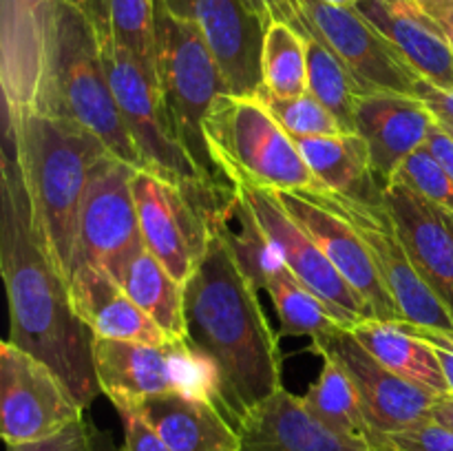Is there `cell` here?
Masks as SVG:
<instances>
[{"label":"cell","instance_id":"6da1fadb","mask_svg":"<svg viewBox=\"0 0 453 451\" xmlns=\"http://www.w3.org/2000/svg\"><path fill=\"white\" fill-rule=\"evenodd\" d=\"M0 268L9 296L7 340L47 363L80 405L88 407L102 392L93 334L75 312L69 279L44 248L25 175L7 137L0 162Z\"/></svg>","mask_w":453,"mask_h":451},{"label":"cell","instance_id":"7a4b0ae2","mask_svg":"<svg viewBox=\"0 0 453 451\" xmlns=\"http://www.w3.org/2000/svg\"><path fill=\"white\" fill-rule=\"evenodd\" d=\"M257 292L224 234L211 226L206 252L184 286L186 340L219 370V409L234 429L283 387L279 336Z\"/></svg>","mask_w":453,"mask_h":451},{"label":"cell","instance_id":"3957f363","mask_svg":"<svg viewBox=\"0 0 453 451\" xmlns=\"http://www.w3.org/2000/svg\"><path fill=\"white\" fill-rule=\"evenodd\" d=\"M4 137L25 175L44 248L71 279L84 190L93 166L111 150L80 124L40 111L4 119Z\"/></svg>","mask_w":453,"mask_h":451},{"label":"cell","instance_id":"277c9868","mask_svg":"<svg viewBox=\"0 0 453 451\" xmlns=\"http://www.w3.org/2000/svg\"><path fill=\"white\" fill-rule=\"evenodd\" d=\"M40 113L58 115L100 137L115 157L142 168L115 102L96 27L80 0H62Z\"/></svg>","mask_w":453,"mask_h":451},{"label":"cell","instance_id":"5b68a950","mask_svg":"<svg viewBox=\"0 0 453 451\" xmlns=\"http://www.w3.org/2000/svg\"><path fill=\"white\" fill-rule=\"evenodd\" d=\"M203 133L212 159L228 184L250 180L274 190L310 195L323 190L296 141L259 96H219L203 122Z\"/></svg>","mask_w":453,"mask_h":451},{"label":"cell","instance_id":"8992f818","mask_svg":"<svg viewBox=\"0 0 453 451\" xmlns=\"http://www.w3.org/2000/svg\"><path fill=\"white\" fill-rule=\"evenodd\" d=\"M155 73L168 118L193 162L212 184H228L208 149L203 122L219 96L228 93L224 73L199 29L173 16L157 0Z\"/></svg>","mask_w":453,"mask_h":451},{"label":"cell","instance_id":"52a82bcc","mask_svg":"<svg viewBox=\"0 0 453 451\" xmlns=\"http://www.w3.org/2000/svg\"><path fill=\"white\" fill-rule=\"evenodd\" d=\"M97 383L115 409H133L149 396L180 392L219 407L221 376L212 358L188 340L164 345L93 339Z\"/></svg>","mask_w":453,"mask_h":451},{"label":"cell","instance_id":"ba28073f","mask_svg":"<svg viewBox=\"0 0 453 451\" xmlns=\"http://www.w3.org/2000/svg\"><path fill=\"white\" fill-rule=\"evenodd\" d=\"M100 51L104 57L106 75L113 88L127 131L140 153L142 168L181 186V188H202L212 184L203 177L197 164L184 149L168 118L164 104L157 73L135 56L109 40L100 38Z\"/></svg>","mask_w":453,"mask_h":451},{"label":"cell","instance_id":"9c48e42d","mask_svg":"<svg viewBox=\"0 0 453 451\" xmlns=\"http://www.w3.org/2000/svg\"><path fill=\"white\" fill-rule=\"evenodd\" d=\"M131 186L144 248L186 286L206 252L211 203L228 184L181 188L146 168H135Z\"/></svg>","mask_w":453,"mask_h":451},{"label":"cell","instance_id":"30bf717a","mask_svg":"<svg viewBox=\"0 0 453 451\" xmlns=\"http://www.w3.org/2000/svg\"><path fill=\"white\" fill-rule=\"evenodd\" d=\"M312 197L339 212L361 234L385 287L396 301L403 321L432 330H453V314L416 272L396 221L380 195L361 197L323 188L312 193Z\"/></svg>","mask_w":453,"mask_h":451},{"label":"cell","instance_id":"8fae6325","mask_svg":"<svg viewBox=\"0 0 453 451\" xmlns=\"http://www.w3.org/2000/svg\"><path fill=\"white\" fill-rule=\"evenodd\" d=\"M133 172L135 166L113 153L93 166L80 206L73 270L93 265L122 283L128 265L144 250L133 199Z\"/></svg>","mask_w":453,"mask_h":451},{"label":"cell","instance_id":"7c38bea8","mask_svg":"<svg viewBox=\"0 0 453 451\" xmlns=\"http://www.w3.org/2000/svg\"><path fill=\"white\" fill-rule=\"evenodd\" d=\"M60 374L12 340L0 345V432L7 445L42 440L84 418Z\"/></svg>","mask_w":453,"mask_h":451},{"label":"cell","instance_id":"4fadbf2b","mask_svg":"<svg viewBox=\"0 0 453 451\" xmlns=\"http://www.w3.org/2000/svg\"><path fill=\"white\" fill-rule=\"evenodd\" d=\"M230 184L243 195L288 270L326 303L336 321L352 330L357 323L372 318L365 301L348 286L317 241L292 219L274 188L255 184L250 180H233Z\"/></svg>","mask_w":453,"mask_h":451},{"label":"cell","instance_id":"5bb4252c","mask_svg":"<svg viewBox=\"0 0 453 451\" xmlns=\"http://www.w3.org/2000/svg\"><path fill=\"white\" fill-rule=\"evenodd\" d=\"M62 0H0L4 118L40 111Z\"/></svg>","mask_w":453,"mask_h":451},{"label":"cell","instance_id":"9a60e30c","mask_svg":"<svg viewBox=\"0 0 453 451\" xmlns=\"http://www.w3.org/2000/svg\"><path fill=\"white\" fill-rule=\"evenodd\" d=\"M312 35L334 51L363 91L416 96L418 75L354 7L303 0Z\"/></svg>","mask_w":453,"mask_h":451},{"label":"cell","instance_id":"2e32d148","mask_svg":"<svg viewBox=\"0 0 453 451\" xmlns=\"http://www.w3.org/2000/svg\"><path fill=\"white\" fill-rule=\"evenodd\" d=\"M314 352L330 356L352 378L363 409L383 436L405 432L432 418V409L441 394L416 385L380 365L357 339L349 327H341L330 339L314 345Z\"/></svg>","mask_w":453,"mask_h":451},{"label":"cell","instance_id":"e0dca14e","mask_svg":"<svg viewBox=\"0 0 453 451\" xmlns=\"http://www.w3.org/2000/svg\"><path fill=\"white\" fill-rule=\"evenodd\" d=\"M173 16L199 29L211 47L228 93L257 96L265 22L246 0H159Z\"/></svg>","mask_w":453,"mask_h":451},{"label":"cell","instance_id":"ac0fdd59","mask_svg":"<svg viewBox=\"0 0 453 451\" xmlns=\"http://www.w3.org/2000/svg\"><path fill=\"white\" fill-rule=\"evenodd\" d=\"M274 193L292 219L317 241L348 286L365 301L372 318L403 321L396 301L385 287L361 234L349 226V221L308 193H295V190H274Z\"/></svg>","mask_w":453,"mask_h":451},{"label":"cell","instance_id":"d6986e66","mask_svg":"<svg viewBox=\"0 0 453 451\" xmlns=\"http://www.w3.org/2000/svg\"><path fill=\"white\" fill-rule=\"evenodd\" d=\"M396 221L416 272L453 314V224L451 215L434 206L410 184L394 177L380 190Z\"/></svg>","mask_w":453,"mask_h":451},{"label":"cell","instance_id":"ffe728a7","mask_svg":"<svg viewBox=\"0 0 453 451\" xmlns=\"http://www.w3.org/2000/svg\"><path fill=\"white\" fill-rule=\"evenodd\" d=\"M434 122V113L416 96L385 91L358 96L354 124L365 140L372 172L380 190L396 177L403 162L425 146Z\"/></svg>","mask_w":453,"mask_h":451},{"label":"cell","instance_id":"44dd1931","mask_svg":"<svg viewBox=\"0 0 453 451\" xmlns=\"http://www.w3.org/2000/svg\"><path fill=\"white\" fill-rule=\"evenodd\" d=\"M237 432L239 451H383L327 427L286 387L248 411Z\"/></svg>","mask_w":453,"mask_h":451},{"label":"cell","instance_id":"7402d4cb","mask_svg":"<svg viewBox=\"0 0 453 451\" xmlns=\"http://www.w3.org/2000/svg\"><path fill=\"white\" fill-rule=\"evenodd\" d=\"M354 9L392 42L420 80L453 91L449 38L411 0H361Z\"/></svg>","mask_w":453,"mask_h":451},{"label":"cell","instance_id":"603a6c76","mask_svg":"<svg viewBox=\"0 0 453 451\" xmlns=\"http://www.w3.org/2000/svg\"><path fill=\"white\" fill-rule=\"evenodd\" d=\"M71 299L93 339L135 340L164 345L168 336L142 308L133 303L115 279L93 265H78L69 279Z\"/></svg>","mask_w":453,"mask_h":451},{"label":"cell","instance_id":"cb8c5ba5","mask_svg":"<svg viewBox=\"0 0 453 451\" xmlns=\"http://www.w3.org/2000/svg\"><path fill=\"white\" fill-rule=\"evenodd\" d=\"M157 432L171 451H239L242 438L221 409L180 392L157 394L133 409Z\"/></svg>","mask_w":453,"mask_h":451},{"label":"cell","instance_id":"d4e9b609","mask_svg":"<svg viewBox=\"0 0 453 451\" xmlns=\"http://www.w3.org/2000/svg\"><path fill=\"white\" fill-rule=\"evenodd\" d=\"M352 334L380 365L394 374L436 394H449V383L436 345L414 334L405 321L365 318L352 327Z\"/></svg>","mask_w":453,"mask_h":451},{"label":"cell","instance_id":"484cf974","mask_svg":"<svg viewBox=\"0 0 453 451\" xmlns=\"http://www.w3.org/2000/svg\"><path fill=\"white\" fill-rule=\"evenodd\" d=\"M295 141L323 188L361 197L380 195V186L372 172L367 144L358 133L299 137Z\"/></svg>","mask_w":453,"mask_h":451},{"label":"cell","instance_id":"4316f807","mask_svg":"<svg viewBox=\"0 0 453 451\" xmlns=\"http://www.w3.org/2000/svg\"><path fill=\"white\" fill-rule=\"evenodd\" d=\"M321 358L323 370L319 378L310 385L308 392L301 396L303 405L321 423H326L334 432L343 433L345 438H352V440L374 447V449L392 451V447L388 445V436L376 432L374 424L367 418L352 378L345 374V370L334 358Z\"/></svg>","mask_w":453,"mask_h":451},{"label":"cell","instance_id":"83f0119b","mask_svg":"<svg viewBox=\"0 0 453 451\" xmlns=\"http://www.w3.org/2000/svg\"><path fill=\"white\" fill-rule=\"evenodd\" d=\"M128 296L137 308L144 310L171 340L186 339L184 318V286L173 279L149 250H142L128 265L122 283Z\"/></svg>","mask_w":453,"mask_h":451},{"label":"cell","instance_id":"f1b7e54d","mask_svg":"<svg viewBox=\"0 0 453 451\" xmlns=\"http://www.w3.org/2000/svg\"><path fill=\"white\" fill-rule=\"evenodd\" d=\"M96 34L155 71V18L157 0H80Z\"/></svg>","mask_w":453,"mask_h":451},{"label":"cell","instance_id":"f546056e","mask_svg":"<svg viewBox=\"0 0 453 451\" xmlns=\"http://www.w3.org/2000/svg\"><path fill=\"white\" fill-rule=\"evenodd\" d=\"M265 290L281 323L279 336H308L314 348L345 327L336 321L326 303L288 270L286 264L270 274Z\"/></svg>","mask_w":453,"mask_h":451},{"label":"cell","instance_id":"4dcf8cb0","mask_svg":"<svg viewBox=\"0 0 453 451\" xmlns=\"http://www.w3.org/2000/svg\"><path fill=\"white\" fill-rule=\"evenodd\" d=\"M259 91L279 97L308 93V38L286 22L265 25Z\"/></svg>","mask_w":453,"mask_h":451},{"label":"cell","instance_id":"1f68e13d","mask_svg":"<svg viewBox=\"0 0 453 451\" xmlns=\"http://www.w3.org/2000/svg\"><path fill=\"white\" fill-rule=\"evenodd\" d=\"M308 91L339 119L345 133H357L354 111L358 96L365 91L319 38H308Z\"/></svg>","mask_w":453,"mask_h":451},{"label":"cell","instance_id":"d6a6232c","mask_svg":"<svg viewBox=\"0 0 453 451\" xmlns=\"http://www.w3.org/2000/svg\"><path fill=\"white\" fill-rule=\"evenodd\" d=\"M257 96L264 100L270 113L277 118V122L286 128V133L295 140L299 137H319V135H336V133H345L339 119L312 96V93H303L296 97H279L270 96V93L259 91Z\"/></svg>","mask_w":453,"mask_h":451},{"label":"cell","instance_id":"836d02e7","mask_svg":"<svg viewBox=\"0 0 453 451\" xmlns=\"http://www.w3.org/2000/svg\"><path fill=\"white\" fill-rule=\"evenodd\" d=\"M396 177L429 199L434 206L453 215V180L427 146L414 150L398 168Z\"/></svg>","mask_w":453,"mask_h":451},{"label":"cell","instance_id":"e575fe53","mask_svg":"<svg viewBox=\"0 0 453 451\" xmlns=\"http://www.w3.org/2000/svg\"><path fill=\"white\" fill-rule=\"evenodd\" d=\"M388 445L394 451H453V429L429 418L405 432L389 433Z\"/></svg>","mask_w":453,"mask_h":451},{"label":"cell","instance_id":"d590c367","mask_svg":"<svg viewBox=\"0 0 453 451\" xmlns=\"http://www.w3.org/2000/svg\"><path fill=\"white\" fill-rule=\"evenodd\" d=\"M246 3L265 25L273 20L286 22V25L301 31L305 38H314L303 0H246Z\"/></svg>","mask_w":453,"mask_h":451},{"label":"cell","instance_id":"8d00e7d4","mask_svg":"<svg viewBox=\"0 0 453 451\" xmlns=\"http://www.w3.org/2000/svg\"><path fill=\"white\" fill-rule=\"evenodd\" d=\"M7 451H91L88 420L80 418L53 436L25 445H7Z\"/></svg>","mask_w":453,"mask_h":451},{"label":"cell","instance_id":"74e56055","mask_svg":"<svg viewBox=\"0 0 453 451\" xmlns=\"http://www.w3.org/2000/svg\"><path fill=\"white\" fill-rule=\"evenodd\" d=\"M124 424L122 451H171L153 427L135 411H119Z\"/></svg>","mask_w":453,"mask_h":451},{"label":"cell","instance_id":"f35d334b","mask_svg":"<svg viewBox=\"0 0 453 451\" xmlns=\"http://www.w3.org/2000/svg\"><path fill=\"white\" fill-rule=\"evenodd\" d=\"M416 97L442 122H453V91L438 88L425 80H416Z\"/></svg>","mask_w":453,"mask_h":451},{"label":"cell","instance_id":"ab89813d","mask_svg":"<svg viewBox=\"0 0 453 451\" xmlns=\"http://www.w3.org/2000/svg\"><path fill=\"white\" fill-rule=\"evenodd\" d=\"M429 150L434 153V157L445 166V171L449 172L453 180V137L438 122H434L432 131H429L427 141H425Z\"/></svg>","mask_w":453,"mask_h":451},{"label":"cell","instance_id":"60d3db41","mask_svg":"<svg viewBox=\"0 0 453 451\" xmlns=\"http://www.w3.org/2000/svg\"><path fill=\"white\" fill-rule=\"evenodd\" d=\"M414 3V0H411ZM418 11H423L429 20L436 22L441 29L453 34V0H425V3H414Z\"/></svg>","mask_w":453,"mask_h":451},{"label":"cell","instance_id":"b9f144b4","mask_svg":"<svg viewBox=\"0 0 453 451\" xmlns=\"http://www.w3.org/2000/svg\"><path fill=\"white\" fill-rule=\"evenodd\" d=\"M414 334L423 336L427 339L429 343L438 345V348H447L453 349V330H432V327H418V325H411V323H405Z\"/></svg>","mask_w":453,"mask_h":451},{"label":"cell","instance_id":"7bdbcfd3","mask_svg":"<svg viewBox=\"0 0 453 451\" xmlns=\"http://www.w3.org/2000/svg\"><path fill=\"white\" fill-rule=\"evenodd\" d=\"M88 440H91V451H122L113 442V436L104 429L96 427L91 420H88Z\"/></svg>","mask_w":453,"mask_h":451},{"label":"cell","instance_id":"ee69618b","mask_svg":"<svg viewBox=\"0 0 453 451\" xmlns=\"http://www.w3.org/2000/svg\"><path fill=\"white\" fill-rule=\"evenodd\" d=\"M432 420L453 429V394H441L432 409Z\"/></svg>","mask_w":453,"mask_h":451},{"label":"cell","instance_id":"f6af8a7d","mask_svg":"<svg viewBox=\"0 0 453 451\" xmlns=\"http://www.w3.org/2000/svg\"><path fill=\"white\" fill-rule=\"evenodd\" d=\"M438 356H441V363H442V370H445V376H447V383H449V394H453V349H447V348H438Z\"/></svg>","mask_w":453,"mask_h":451},{"label":"cell","instance_id":"bcb514c9","mask_svg":"<svg viewBox=\"0 0 453 451\" xmlns=\"http://www.w3.org/2000/svg\"><path fill=\"white\" fill-rule=\"evenodd\" d=\"M323 3L334 4V7H354V4L361 3V0H323Z\"/></svg>","mask_w":453,"mask_h":451},{"label":"cell","instance_id":"7dc6e473","mask_svg":"<svg viewBox=\"0 0 453 451\" xmlns=\"http://www.w3.org/2000/svg\"><path fill=\"white\" fill-rule=\"evenodd\" d=\"M436 122H438V124H441V126H442V128H445V131H447V133H449V135L453 137V122H442V119H436Z\"/></svg>","mask_w":453,"mask_h":451},{"label":"cell","instance_id":"c3c4849f","mask_svg":"<svg viewBox=\"0 0 453 451\" xmlns=\"http://www.w3.org/2000/svg\"><path fill=\"white\" fill-rule=\"evenodd\" d=\"M442 31H445V29H442ZM445 35H447V38H449V42H451V47H453V34H451V31H445Z\"/></svg>","mask_w":453,"mask_h":451},{"label":"cell","instance_id":"681fc988","mask_svg":"<svg viewBox=\"0 0 453 451\" xmlns=\"http://www.w3.org/2000/svg\"><path fill=\"white\" fill-rule=\"evenodd\" d=\"M414 3H425V0H414Z\"/></svg>","mask_w":453,"mask_h":451},{"label":"cell","instance_id":"f907efd6","mask_svg":"<svg viewBox=\"0 0 453 451\" xmlns=\"http://www.w3.org/2000/svg\"><path fill=\"white\" fill-rule=\"evenodd\" d=\"M451 224H453V215H451Z\"/></svg>","mask_w":453,"mask_h":451}]
</instances>
